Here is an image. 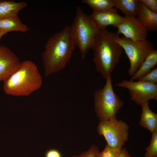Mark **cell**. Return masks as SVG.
<instances>
[{"label": "cell", "instance_id": "1", "mask_svg": "<svg viewBox=\"0 0 157 157\" xmlns=\"http://www.w3.org/2000/svg\"><path fill=\"white\" fill-rule=\"evenodd\" d=\"M75 47L68 26L49 38L42 54L44 76L47 77L63 69L72 58Z\"/></svg>", "mask_w": 157, "mask_h": 157}, {"label": "cell", "instance_id": "2", "mask_svg": "<svg viewBox=\"0 0 157 157\" xmlns=\"http://www.w3.org/2000/svg\"><path fill=\"white\" fill-rule=\"evenodd\" d=\"M119 36L106 29L100 30L92 48L96 69L106 79L118 64L122 52V47L116 41Z\"/></svg>", "mask_w": 157, "mask_h": 157}, {"label": "cell", "instance_id": "3", "mask_svg": "<svg viewBox=\"0 0 157 157\" xmlns=\"http://www.w3.org/2000/svg\"><path fill=\"white\" fill-rule=\"evenodd\" d=\"M4 82L3 88L6 94L27 96L40 88L42 80L35 64L26 60Z\"/></svg>", "mask_w": 157, "mask_h": 157}, {"label": "cell", "instance_id": "4", "mask_svg": "<svg viewBox=\"0 0 157 157\" xmlns=\"http://www.w3.org/2000/svg\"><path fill=\"white\" fill-rule=\"evenodd\" d=\"M69 27L71 35L84 60L92 49L97 35L100 31L94 24L90 16L84 13L79 6L76 7L75 16Z\"/></svg>", "mask_w": 157, "mask_h": 157}, {"label": "cell", "instance_id": "5", "mask_svg": "<svg viewBox=\"0 0 157 157\" xmlns=\"http://www.w3.org/2000/svg\"><path fill=\"white\" fill-rule=\"evenodd\" d=\"M106 80L103 88L96 90L93 93L94 110L100 121L116 118L124 105L123 101L114 91L111 74Z\"/></svg>", "mask_w": 157, "mask_h": 157}, {"label": "cell", "instance_id": "6", "mask_svg": "<svg viewBox=\"0 0 157 157\" xmlns=\"http://www.w3.org/2000/svg\"><path fill=\"white\" fill-rule=\"evenodd\" d=\"M129 126L124 121L116 118L100 121L97 131L103 136L111 147L122 149L128 140Z\"/></svg>", "mask_w": 157, "mask_h": 157}, {"label": "cell", "instance_id": "7", "mask_svg": "<svg viewBox=\"0 0 157 157\" xmlns=\"http://www.w3.org/2000/svg\"><path fill=\"white\" fill-rule=\"evenodd\" d=\"M124 50L129 58L130 67L128 72L132 76L139 69L149 52L153 49V45L149 40L135 41L125 37L119 36L116 39Z\"/></svg>", "mask_w": 157, "mask_h": 157}, {"label": "cell", "instance_id": "8", "mask_svg": "<svg viewBox=\"0 0 157 157\" xmlns=\"http://www.w3.org/2000/svg\"><path fill=\"white\" fill-rule=\"evenodd\" d=\"M115 86L128 89L131 99L138 105H140L150 100H157V83L125 80Z\"/></svg>", "mask_w": 157, "mask_h": 157}, {"label": "cell", "instance_id": "9", "mask_svg": "<svg viewBox=\"0 0 157 157\" xmlns=\"http://www.w3.org/2000/svg\"><path fill=\"white\" fill-rule=\"evenodd\" d=\"M124 17V21L115 26L118 28L116 33L123 34L125 37L135 41L146 40L148 31L138 18L126 16Z\"/></svg>", "mask_w": 157, "mask_h": 157}, {"label": "cell", "instance_id": "10", "mask_svg": "<svg viewBox=\"0 0 157 157\" xmlns=\"http://www.w3.org/2000/svg\"><path fill=\"white\" fill-rule=\"evenodd\" d=\"M22 62L18 57L8 47L0 46V81H4L17 71Z\"/></svg>", "mask_w": 157, "mask_h": 157}, {"label": "cell", "instance_id": "11", "mask_svg": "<svg viewBox=\"0 0 157 157\" xmlns=\"http://www.w3.org/2000/svg\"><path fill=\"white\" fill-rule=\"evenodd\" d=\"M94 26L99 30L105 29L108 26H115L124 20V17L118 13L115 7L103 11H93L90 15Z\"/></svg>", "mask_w": 157, "mask_h": 157}, {"label": "cell", "instance_id": "12", "mask_svg": "<svg viewBox=\"0 0 157 157\" xmlns=\"http://www.w3.org/2000/svg\"><path fill=\"white\" fill-rule=\"evenodd\" d=\"M137 15L147 31L157 30V13L149 9L140 0H139Z\"/></svg>", "mask_w": 157, "mask_h": 157}, {"label": "cell", "instance_id": "13", "mask_svg": "<svg viewBox=\"0 0 157 157\" xmlns=\"http://www.w3.org/2000/svg\"><path fill=\"white\" fill-rule=\"evenodd\" d=\"M28 5L25 1L0 0V20L18 15L19 12Z\"/></svg>", "mask_w": 157, "mask_h": 157}, {"label": "cell", "instance_id": "14", "mask_svg": "<svg viewBox=\"0 0 157 157\" xmlns=\"http://www.w3.org/2000/svg\"><path fill=\"white\" fill-rule=\"evenodd\" d=\"M142 109L140 125L152 133L157 130V114L150 109L149 102L140 105Z\"/></svg>", "mask_w": 157, "mask_h": 157}, {"label": "cell", "instance_id": "15", "mask_svg": "<svg viewBox=\"0 0 157 157\" xmlns=\"http://www.w3.org/2000/svg\"><path fill=\"white\" fill-rule=\"evenodd\" d=\"M29 29L27 25L22 22L18 15L0 20V32L2 35L10 31L24 33Z\"/></svg>", "mask_w": 157, "mask_h": 157}, {"label": "cell", "instance_id": "16", "mask_svg": "<svg viewBox=\"0 0 157 157\" xmlns=\"http://www.w3.org/2000/svg\"><path fill=\"white\" fill-rule=\"evenodd\" d=\"M157 64V50H151L138 70L132 75L130 80L139 79L151 71Z\"/></svg>", "mask_w": 157, "mask_h": 157}, {"label": "cell", "instance_id": "17", "mask_svg": "<svg viewBox=\"0 0 157 157\" xmlns=\"http://www.w3.org/2000/svg\"><path fill=\"white\" fill-rule=\"evenodd\" d=\"M114 7L126 16L135 17L138 8L139 0H112Z\"/></svg>", "mask_w": 157, "mask_h": 157}, {"label": "cell", "instance_id": "18", "mask_svg": "<svg viewBox=\"0 0 157 157\" xmlns=\"http://www.w3.org/2000/svg\"><path fill=\"white\" fill-rule=\"evenodd\" d=\"M82 2L88 5L94 11H104L114 7L112 0H83Z\"/></svg>", "mask_w": 157, "mask_h": 157}, {"label": "cell", "instance_id": "19", "mask_svg": "<svg viewBox=\"0 0 157 157\" xmlns=\"http://www.w3.org/2000/svg\"><path fill=\"white\" fill-rule=\"evenodd\" d=\"M151 133L150 143L145 148L144 157H157V130Z\"/></svg>", "mask_w": 157, "mask_h": 157}, {"label": "cell", "instance_id": "20", "mask_svg": "<svg viewBox=\"0 0 157 157\" xmlns=\"http://www.w3.org/2000/svg\"><path fill=\"white\" fill-rule=\"evenodd\" d=\"M122 149L113 148L107 144L102 151H98L96 157H117Z\"/></svg>", "mask_w": 157, "mask_h": 157}, {"label": "cell", "instance_id": "21", "mask_svg": "<svg viewBox=\"0 0 157 157\" xmlns=\"http://www.w3.org/2000/svg\"><path fill=\"white\" fill-rule=\"evenodd\" d=\"M99 151L98 147L95 144L92 145L87 150L84 151L79 155H75L72 157H96Z\"/></svg>", "mask_w": 157, "mask_h": 157}, {"label": "cell", "instance_id": "22", "mask_svg": "<svg viewBox=\"0 0 157 157\" xmlns=\"http://www.w3.org/2000/svg\"><path fill=\"white\" fill-rule=\"evenodd\" d=\"M151 83H157V68L153 69L148 73L138 80Z\"/></svg>", "mask_w": 157, "mask_h": 157}, {"label": "cell", "instance_id": "23", "mask_svg": "<svg viewBox=\"0 0 157 157\" xmlns=\"http://www.w3.org/2000/svg\"><path fill=\"white\" fill-rule=\"evenodd\" d=\"M150 10L157 13V0H140Z\"/></svg>", "mask_w": 157, "mask_h": 157}, {"label": "cell", "instance_id": "24", "mask_svg": "<svg viewBox=\"0 0 157 157\" xmlns=\"http://www.w3.org/2000/svg\"><path fill=\"white\" fill-rule=\"evenodd\" d=\"M45 157H61V156L60 153L58 150L52 149L46 152Z\"/></svg>", "mask_w": 157, "mask_h": 157}, {"label": "cell", "instance_id": "25", "mask_svg": "<svg viewBox=\"0 0 157 157\" xmlns=\"http://www.w3.org/2000/svg\"><path fill=\"white\" fill-rule=\"evenodd\" d=\"M117 157H133L129 153L126 149L122 148L120 150Z\"/></svg>", "mask_w": 157, "mask_h": 157}, {"label": "cell", "instance_id": "26", "mask_svg": "<svg viewBox=\"0 0 157 157\" xmlns=\"http://www.w3.org/2000/svg\"><path fill=\"white\" fill-rule=\"evenodd\" d=\"M3 35H2L1 32H0V39L1 38V37H2ZM1 45H0V46Z\"/></svg>", "mask_w": 157, "mask_h": 157}]
</instances>
